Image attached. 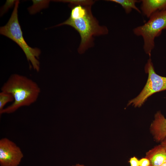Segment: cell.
Segmentation results:
<instances>
[{
	"label": "cell",
	"mask_w": 166,
	"mask_h": 166,
	"mask_svg": "<svg viewBox=\"0 0 166 166\" xmlns=\"http://www.w3.org/2000/svg\"><path fill=\"white\" fill-rule=\"evenodd\" d=\"M145 157L149 160L150 166H160L166 161V149L160 144L147 152Z\"/></svg>",
	"instance_id": "obj_8"
},
{
	"label": "cell",
	"mask_w": 166,
	"mask_h": 166,
	"mask_svg": "<svg viewBox=\"0 0 166 166\" xmlns=\"http://www.w3.org/2000/svg\"><path fill=\"white\" fill-rule=\"evenodd\" d=\"M19 1L16 0L13 12L8 22L0 27V34L10 38L21 48L27 61L31 64L33 69L37 72L40 70L38 60L41 54L40 49L30 46L25 40L18 18V10Z\"/></svg>",
	"instance_id": "obj_3"
},
{
	"label": "cell",
	"mask_w": 166,
	"mask_h": 166,
	"mask_svg": "<svg viewBox=\"0 0 166 166\" xmlns=\"http://www.w3.org/2000/svg\"><path fill=\"white\" fill-rule=\"evenodd\" d=\"M88 6L78 5L71 6L72 9L69 18L76 19L85 16L87 13Z\"/></svg>",
	"instance_id": "obj_12"
},
{
	"label": "cell",
	"mask_w": 166,
	"mask_h": 166,
	"mask_svg": "<svg viewBox=\"0 0 166 166\" xmlns=\"http://www.w3.org/2000/svg\"><path fill=\"white\" fill-rule=\"evenodd\" d=\"M160 166H166V161Z\"/></svg>",
	"instance_id": "obj_19"
},
{
	"label": "cell",
	"mask_w": 166,
	"mask_h": 166,
	"mask_svg": "<svg viewBox=\"0 0 166 166\" xmlns=\"http://www.w3.org/2000/svg\"><path fill=\"white\" fill-rule=\"evenodd\" d=\"M162 144L166 149V138L160 142Z\"/></svg>",
	"instance_id": "obj_18"
},
{
	"label": "cell",
	"mask_w": 166,
	"mask_h": 166,
	"mask_svg": "<svg viewBox=\"0 0 166 166\" xmlns=\"http://www.w3.org/2000/svg\"><path fill=\"white\" fill-rule=\"evenodd\" d=\"M16 0H7L0 10V16H2L6 13L9 9L15 5Z\"/></svg>",
	"instance_id": "obj_15"
},
{
	"label": "cell",
	"mask_w": 166,
	"mask_h": 166,
	"mask_svg": "<svg viewBox=\"0 0 166 166\" xmlns=\"http://www.w3.org/2000/svg\"><path fill=\"white\" fill-rule=\"evenodd\" d=\"M113 2L120 5L124 9L127 14H129L132 9L136 10L138 13H141V11L137 7L136 3L140 2L136 0H107Z\"/></svg>",
	"instance_id": "obj_10"
},
{
	"label": "cell",
	"mask_w": 166,
	"mask_h": 166,
	"mask_svg": "<svg viewBox=\"0 0 166 166\" xmlns=\"http://www.w3.org/2000/svg\"><path fill=\"white\" fill-rule=\"evenodd\" d=\"M14 98L10 94L1 91L0 93V112L4 108L6 104L14 101Z\"/></svg>",
	"instance_id": "obj_14"
},
{
	"label": "cell",
	"mask_w": 166,
	"mask_h": 166,
	"mask_svg": "<svg viewBox=\"0 0 166 166\" xmlns=\"http://www.w3.org/2000/svg\"><path fill=\"white\" fill-rule=\"evenodd\" d=\"M24 157L21 148L7 138L0 140V166H18Z\"/></svg>",
	"instance_id": "obj_6"
},
{
	"label": "cell",
	"mask_w": 166,
	"mask_h": 166,
	"mask_svg": "<svg viewBox=\"0 0 166 166\" xmlns=\"http://www.w3.org/2000/svg\"><path fill=\"white\" fill-rule=\"evenodd\" d=\"M150 57L144 67L146 73L148 74L146 83L140 94L128 101L127 106L132 105L140 107L153 94L166 90V77L156 73Z\"/></svg>",
	"instance_id": "obj_5"
},
{
	"label": "cell",
	"mask_w": 166,
	"mask_h": 166,
	"mask_svg": "<svg viewBox=\"0 0 166 166\" xmlns=\"http://www.w3.org/2000/svg\"><path fill=\"white\" fill-rule=\"evenodd\" d=\"M55 2L69 3L70 6L81 5L84 6H92L95 2V1L90 0H58Z\"/></svg>",
	"instance_id": "obj_13"
},
{
	"label": "cell",
	"mask_w": 166,
	"mask_h": 166,
	"mask_svg": "<svg viewBox=\"0 0 166 166\" xmlns=\"http://www.w3.org/2000/svg\"><path fill=\"white\" fill-rule=\"evenodd\" d=\"M140 166H150V162L146 157L143 158L139 160Z\"/></svg>",
	"instance_id": "obj_17"
},
{
	"label": "cell",
	"mask_w": 166,
	"mask_h": 166,
	"mask_svg": "<svg viewBox=\"0 0 166 166\" xmlns=\"http://www.w3.org/2000/svg\"><path fill=\"white\" fill-rule=\"evenodd\" d=\"M33 4L32 6L28 8L29 13L34 14L39 12L42 10L48 7L50 0H32Z\"/></svg>",
	"instance_id": "obj_11"
},
{
	"label": "cell",
	"mask_w": 166,
	"mask_h": 166,
	"mask_svg": "<svg viewBox=\"0 0 166 166\" xmlns=\"http://www.w3.org/2000/svg\"><path fill=\"white\" fill-rule=\"evenodd\" d=\"M130 166H140L139 160L135 156L131 157L129 161Z\"/></svg>",
	"instance_id": "obj_16"
},
{
	"label": "cell",
	"mask_w": 166,
	"mask_h": 166,
	"mask_svg": "<svg viewBox=\"0 0 166 166\" xmlns=\"http://www.w3.org/2000/svg\"><path fill=\"white\" fill-rule=\"evenodd\" d=\"M91 6L88 7L86 14L81 18L72 19L69 18L63 22L55 26L64 25L70 26L79 33L81 40L78 48V52L82 54L94 45V37L108 34L109 30L105 26H101L98 21L93 15Z\"/></svg>",
	"instance_id": "obj_2"
},
{
	"label": "cell",
	"mask_w": 166,
	"mask_h": 166,
	"mask_svg": "<svg viewBox=\"0 0 166 166\" xmlns=\"http://www.w3.org/2000/svg\"><path fill=\"white\" fill-rule=\"evenodd\" d=\"M164 29H166V10L154 13L147 22L134 28L133 31L136 35L143 38L144 51L150 56L155 47V38Z\"/></svg>",
	"instance_id": "obj_4"
},
{
	"label": "cell",
	"mask_w": 166,
	"mask_h": 166,
	"mask_svg": "<svg viewBox=\"0 0 166 166\" xmlns=\"http://www.w3.org/2000/svg\"><path fill=\"white\" fill-rule=\"evenodd\" d=\"M85 166V165H81V164H77L76 165H73V166Z\"/></svg>",
	"instance_id": "obj_20"
},
{
	"label": "cell",
	"mask_w": 166,
	"mask_h": 166,
	"mask_svg": "<svg viewBox=\"0 0 166 166\" xmlns=\"http://www.w3.org/2000/svg\"><path fill=\"white\" fill-rule=\"evenodd\" d=\"M141 10L148 18L154 13L166 10V0H142L141 1Z\"/></svg>",
	"instance_id": "obj_9"
},
{
	"label": "cell",
	"mask_w": 166,
	"mask_h": 166,
	"mask_svg": "<svg viewBox=\"0 0 166 166\" xmlns=\"http://www.w3.org/2000/svg\"><path fill=\"white\" fill-rule=\"evenodd\" d=\"M1 90L11 94L14 100L11 105L0 112L1 115L12 113L21 107L31 105L36 101L41 91L35 81L16 73L10 75L2 86Z\"/></svg>",
	"instance_id": "obj_1"
},
{
	"label": "cell",
	"mask_w": 166,
	"mask_h": 166,
	"mask_svg": "<svg viewBox=\"0 0 166 166\" xmlns=\"http://www.w3.org/2000/svg\"><path fill=\"white\" fill-rule=\"evenodd\" d=\"M150 131L156 142L160 143L166 138V118L160 111L155 114L154 120L150 125Z\"/></svg>",
	"instance_id": "obj_7"
}]
</instances>
